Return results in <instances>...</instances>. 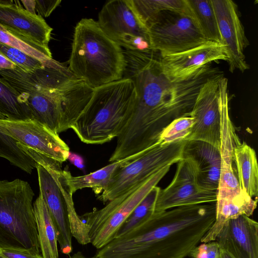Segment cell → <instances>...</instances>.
<instances>
[{
  "mask_svg": "<svg viewBox=\"0 0 258 258\" xmlns=\"http://www.w3.org/2000/svg\"><path fill=\"white\" fill-rule=\"evenodd\" d=\"M17 68V66L5 55L0 52V71L13 70Z\"/></svg>",
  "mask_w": 258,
  "mask_h": 258,
  "instance_id": "36",
  "label": "cell"
},
{
  "mask_svg": "<svg viewBox=\"0 0 258 258\" xmlns=\"http://www.w3.org/2000/svg\"><path fill=\"white\" fill-rule=\"evenodd\" d=\"M33 206L41 255L43 258H58L56 229L47 207L40 195Z\"/></svg>",
  "mask_w": 258,
  "mask_h": 258,
  "instance_id": "23",
  "label": "cell"
},
{
  "mask_svg": "<svg viewBox=\"0 0 258 258\" xmlns=\"http://www.w3.org/2000/svg\"><path fill=\"white\" fill-rule=\"evenodd\" d=\"M1 258H43L41 254L12 249H0Z\"/></svg>",
  "mask_w": 258,
  "mask_h": 258,
  "instance_id": "35",
  "label": "cell"
},
{
  "mask_svg": "<svg viewBox=\"0 0 258 258\" xmlns=\"http://www.w3.org/2000/svg\"><path fill=\"white\" fill-rule=\"evenodd\" d=\"M136 99L134 84L129 78L95 88L70 128L85 144L109 142L121 133L132 113Z\"/></svg>",
  "mask_w": 258,
  "mask_h": 258,
  "instance_id": "5",
  "label": "cell"
},
{
  "mask_svg": "<svg viewBox=\"0 0 258 258\" xmlns=\"http://www.w3.org/2000/svg\"><path fill=\"white\" fill-rule=\"evenodd\" d=\"M215 241L235 258H258V223L245 215L230 219Z\"/></svg>",
  "mask_w": 258,
  "mask_h": 258,
  "instance_id": "19",
  "label": "cell"
},
{
  "mask_svg": "<svg viewBox=\"0 0 258 258\" xmlns=\"http://www.w3.org/2000/svg\"><path fill=\"white\" fill-rule=\"evenodd\" d=\"M177 163L173 179L159 191L154 212L182 206L216 203L217 192L204 189L199 185L191 161L182 158Z\"/></svg>",
  "mask_w": 258,
  "mask_h": 258,
  "instance_id": "12",
  "label": "cell"
},
{
  "mask_svg": "<svg viewBox=\"0 0 258 258\" xmlns=\"http://www.w3.org/2000/svg\"><path fill=\"white\" fill-rule=\"evenodd\" d=\"M0 76L20 94L32 119L58 134L70 129L94 90L79 79L56 87L36 70L27 72L17 68L3 71Z\"/></svg>",
  "mask_w": 258,
  "mask_h": 258,
  "instance_id": "3",
  "label": "cell"
},
{
  "mask_svg": "<svg viewBox=\"0 0 258 258\" xmlns=\"http://www.w3.org/2000/svg\"><path fill=\"white\" fill-rule=\"evenodd\" d=\"M128 1L135 12L145 26L149 19L162 11H175L191 16L187 0Z\"/></svg>",
  "mask_w": 258,
  "mask_h": 258,
  "instance_id": "26",
  "label": "cell"
},
{
  "mask_svg": "<svg viewBox=\"0 0 258 258\" xmlns=\"http://www.w3.org/2000/svg\"><path fill=\"white\" fill-rule=\"evenodd\" d=\"M0 132L61 164L70 154L58 134L33 119H0Z\"/></svg>",
  "mask_w": 258,
  "mask_h": 258,
  "instance_id": "13",
  "label": "cell"
},
{
  "mask_svg": "<svg viewBox=\"0 0 258 258\" xmlns=\"http://www.w3.org/2000/svg\"><path fill=\"white\" fill-rule=\"evenodd\" d=\"M39 195L45 202L56 229L60 250L69 254L73 250L72 235L67 206L54 172L36 163Z\"/></svg>",
  "mask_w": 258,
  "mask_h": 258,
  "instance_id": "18",
  "label": "cell"
},
{
  "mask_svg": "<svg viewBox=\"0 0 258 258\" xmlns=\"http://www.w3.org/2000/svg\"><path fill=\"white\" fill-rule=\"evenodd\" d=\"M23 7L29 12L36 14L35 11V1H20Z\"/></svg>",
  "mask_w": 258,
  "mask_h": 258,
  "instance_id": "38",
  "label": "cell"
},
{
  "mask_svg": "<svg viewBox=\"0 0 258 258\" xmlns=\"http://www.w3.org/2000/svg\"><path fill=\"white\" fill-rule=\"evenodd\" d=\"M185 141L158 144L141 156L119 167L98 199L108 203L142 183L153 174L182 159Z\"/></svg>",
  "mask_w": 258,
  "mask_h": 258,
  "instance_id": "8",
  "label": "cell"
},
{
  "mask_svg": "<svg viewBox=\"0 0 258 258\" xmlns=\"http://www.w3.org/2000/svg\"><path fill=\"white\" fill-rule=\"evenodd\" d=\"M218 99L221 116L220 152L221 166L217 200H220L232 199L243 192L233 164L234 148L241 141L230 116L228 79L224 77L219 82Z\"/></svg>",
  "mask_w": 258,
  "mask_h": 258,
  "instance_id": "11",
  "label": "cell"
},
{
  "mask_svg": "<svg viewBox=\"0 0 258 258\" xmlns=\"http://www.w3.org/2000/svg\"><path fill=\"white\" fill-rule=\"evenodd\" d=\"M68 159L77 167L83 168V160L80 156L70 153Z\"/></svg>",
  "mask_w": 258,
  "mask_h": 258,
  "instance_id": "37",
  "label": "cell"
},
{
  "mask_svg": "<svg viewBox=\"0 0 258 258\" xmlns=\"http://www.w3.org/2000/svg\"><path fill=\"white\" fill-rule=\"evenodd\" d=\"M0 43L17 48L46 65L50 64L54 60L51 52L11 32L1 24Z\"/></svg>",
  "mask_w": 258,
  "mask_h": 258,
  "instance_id": "29",
  "label": "cell"
},
{
  "mask_svg": "<svg viewBox=\"0 0 258 258\" xmlns=\"http://www.w3.org/2000/svg\"><path fill=\"white\" fill-rule=\"evenodd\" d=\"M219 258H235L226 250L220 248V253Z\"/></svg>",
  "mask_w": 258,
  "mask_h": 258,
  "instance_id": "40",
  "label": "cell"
},
{
  "mask_svg": "<svg viewBox=\"0 0 258 258\" xmlns=\"http://www.w3.org/2000/svg\"><path fill=\"white\" fill-rule=\"evenodd\" d=\"M223 76L218 72L201 86L190 114L195 122L187 140L205 142L220 149L221 116L218 85Z\"/></svg>",
  "mask_w": 258,
  "mask_h": 258,
  "instance_id": "14",
  "label": "cell"
},
{
  "mask_svg": "<svg viewBox=\"0 0 258 258\" xmlns=\"http://www.w3.org/2000/svg\"><path fill=\"white\" fill-rule=\"evenodd\" d=\"M0 52L25 72H33L47 66L17 48L1 43Z\"/></svg>",
  "mask_w": 258,
  "mask_h": 258,
  "instance_id": "32",
  "label": "cell"
},
{
  "mask_svg": "<svg viewBox=\"0 0 258 258\" xmlns=\"http://www.w3.org/2000/svg\"><path fill=\"white\" fill-rule=\"evenodd\" d=\"M195 120L190 116L179 117L173 120L161 132L158 144H168L187 140Z\"/></svg>",
  "mask_w": 258,
  "mask_h": 258,
  "instance_id": "31",
  "label": "cell"
},
{
  "mask_svg": "<svg viewBox=\"0 0 258 258\" xmlns=\"http://www.w3.org/2000/svg\"><path fill=\"white\" fill-rule=\"evenodd\" d=\"M233 161L241 190L252 199L258 196V165L255 150L246 142L234 148Z\"/></svg>",
  "mask_w": 258,
  "mask_h": 258,
  "instance_id": "22",
  "label": "cell"
},
{
  "mask_svg": "<svg viewBox=\"0 0 258 258\" xmlns=\"http://www.w3.org/2000/svg\"><path fill=\"white\" fill-rule=\"evenodd\" d=\"M215 14L220 43L226 48L229 70L242 73L249 69L244 54L249 44L240 21L237 6L231 0H211Z\"/></svg>",
  "mask_w": 258,
  "mask_h": 258,
  "instance_id": "15",
  "label": "cell"
},
{
  "mask_svg": "<svg viewBox=\"0 0 258 258\" xmlns=\"http://www.w3.org/2000/svg\"><path fill=\"white\" fill-rule=\"evenodd\" d=\"M97 22L111 40L126 50L148 51V31L135 12L128 0L107 2L98 14Z\"/></svg>",
  "mask_w": 258,
  "mask_h": 258,
  "instance_id": "10",
  "label": "cell"
},
{
  "mask_svg": "<svg viewBox=\"0 0 258 258\" xmlns=\"http://www.w3.org/2000/svg\"><path fill=\"white\" fill-rule=\"evenodd\" d=\"M182 158L192 163L198 184L201 188L217 192L221 166L220 149L205 142L186 140Z\"/></svg>",
  "mask_w": 258,
  "mask_h": 258,
  "instance_id": "20",
  "label": "cell"
},
{
  "mask_svg": "<svg viewBox=\"0 0 258 258\" xmlns=\"http://www.w3.org/2000/svg\"><path fill=\"white\" fill-rule=\"evenodd\" d=\"M126 66L123 49L102 31L97 21L82 19L76 24L68 67L93 89L120 80Z\"/></svg>",
  "mask_w": 258,
  "mask_h": 258,
  "instance_id": "4",
  "label": "cell"
},
{
  "mask_svg": "<svg viewBox=\"0 0 258 258\" xmlns=\"http://www.w3.org/2000/svg\"><path fill=\"white\" fill-rule=\"evenodd\" d=\"M160 189L156 186L150 191L121 225L115 238L125 234L154 212L156 201Z\"/></svg>",
  "mask_w": 258,
  "mask_h": 258,
  "instance_id": "30",
  "label": "cell"
},
{
  "mask_svg": "<svg viewBox=\"0 0 258 258\" xmlns=\"http://www.w3.org/2000/svg\"><path fill=\"white\" fill-rule=\"evenodd\" d=\"M220 60L227 61L226 48L220 43L211 41L182 52L159 56L162 73L175 82L187 81L205 66Z\"/></svg>",
  "mask_w": 258,
  "mask_h": 258,
  "instance_id": "16",
  "label": "cell"
},
{
  "mask_svg": "<svg viewBox=\"0 0 258 258\" xmlns=\"http://www.w3.org/2000/svg\"><path fill=\"white\" fill-rule=\"evenodd\" d=\"M146 150L112 163L87 175L73 176L68 170L60 172L61 177L73 195L78 190L92 188L95 191H103L108 186L115 171L121 166L141 156Z\"/></svg>",
  "mask_w": 258,
  "mask_h": 258,
  "instance_id": "21",
  "label": "cell"
},
{
  "mask_svg": "<svg viewBox=\"0 0 258 258\" xmlns=\"http://www.w3.org/2000/svg\"><path fill=\"white\" fill-rule=\"evenodd\" d=\"M50 170L53 171L55 174L64 197L72 236L75 237L80 244L86 245L90 243L88 228L86 224L83 222L76 211L72 198L73 195L70 192L60 175L62 169Z\"/></svg>",
  "mask_w": 258,
  "mask_h": 258,
  "instance_id": "27",
  "label": "cell"
},
{
  "mask_svg": "<svg viewBox=\"0 0 258 258\" xmlns=\"http://www.w3.org/2000/svg\"><path fill=\"white\" fill-rule=\"evenodd\" d=\"M171 165L153 174L138 186L108 202L103 208L81 216L87 226L90 243L99 249L114 239L123 223L150 191L165 176Z\"/></svg>",
  "mask_w": 258,
  "mask_h": 258,
  "instance_id": "7",
  "label": "cell"
},
{
  "mask_svg": "<svg viewBox=\"0 0 258 258\" xmlns=\"http://www.w3.org/2000/svg\"><path fill=\"white\" fill-rule=\"evenodd\" d=\"M6 118L4 116L0 114V119H4Z\"/></svg>",
  "mask_w": 258,
  "mask_h": 258,
  "instance_id": "41",
  "label": "cell"
},
{
  "mask_svg": "<svg viewBox=\"0 0 258 258\" xmlns=\"http://www.w3.org/2000/svg\"><path fill=\"white\" fill-rule=\"evenodd\" d=\"M151 49L160 55L182 52L207 40L189 15L172 11L160 12L146 23Z\"/></svg>",
  "mask_w": 258,
  "mask_h": 258,
  "instance_id": "9",
  "label": "cell"
},
{
  "mask_svg": "<svg viewBox=\"0 0 258 258\" xmlns=\"http://www.w3.org/2000/svg\"><path fill=\"white\" fill-rule=\"evenodd\" d=\"M69 258H98L96 254L94 255L92 257H86L81 251H78L74 254H73L72 256H70Z\"/></svg>",
  "mask_w": 258,
  "mask_h": 258,
  "instance_id": "39",
  "label": "cell"
},
{
  "mask_svg": "<svg viewBox=\"0 0 258 258\" xmlns=\"http://www.w3.org/2000/svg\"><path fill=\"white\" fill-rule=\"evenodd\" d=\"M1 258V257H0Z\"/></svg>",
  "mask_w": 258,
  "mask_h": 258,
  "instance_id": "42",
  "label": "cell"
},
{
  "mask_svg": "<svg viewBox=\"0 0 258 258\" xmlns=\"http://www.w3.org/2000/svg\"><path fill=\"white\" fill-rule=\"evenodd\" d=\"M220 247L216 241L202 242L189 253L190 258H219Z\"/></svg>",
  "mask_w": 258,
  "mask_h": 258,
  "instance_id": "33",
  "label": "cell"
},
{
  "mask_svg": "<svg viewBox=\"0 0 258 258\" xmlns=\"http://www.w3.org/2000/svg\"><path fill=\"white\" fill-rule=\"evenodd\" d=\"M0 114L9 119H32L31 112L20 94L2 77L0 78Z\"/></svg>",
  "mask_w": 258,
  "mask_h": 258,
  "instance_id": "25",
  "label": "cell"
},
{
  "mask_svg": "<svg viewBox=\"0 0 258 258\" xmlns=\"http://www.w3.org/2000/svg\"><path fill=\"white\" fill-rule=\"evenodd\" d=\"M215 218V203L154 212L96 254L98 258H185Z\"/></svg>",
  "mask_w": 258,
  "mask_h": 258,
  "instance_id": "2",
  "label": "cell"
},
{
  "mask_svg": "<svg viewBox=\"0 0 258 258\" xmlns=\"http://www.w3.org/2000/svg\"><path fill=\"white\" fill-rule=\"evenodd\" d=\"M0 24L12 33L51 52L52 28L42 17L26 10L20 1L0 0Z\"/></svg>",
  "mask_w": 258,
  "mask_h": 258,
  "instance_id": "17",
  "label": "cell"
},
{
  "mask_svg": "<svg viewBox=\"0 0 258 258\" xmlns=\"http://www.w3.org/2000/svg\"><path fill=\"white\" fill-rule=\"evenodd\" d=\"M187 2L194 19L206 39L220 43L217 22L211 0H187Z\"/></svg>",
  "mask_w": 258,
  "mask_h": 258,
  "instance_id": "24",
  "label": "cell"
},
{
  "mask_svg": "<svg viewBox=\"0 0 258 258\" xmlns=\"http://www.w3.org/2000/svg\"><path fill=\"white\" fill-rule=\"evenodd\" d=\"M34 196L26 181L0 180V249L40 253Z\"/></svg>",
  "mask_w": 258,
  "mask_h": 258,
  "instance_id": "6",
  "label": "cell"
},
{
  "mask_svg": "<svg viewBox=\"0 0 258 258\" xmlns=\"http://www.w3.org/2000/svg\"><path fill=\"white\" fill-rule=\"evenodd\" d=\"M61 2L60 0L35 1V13L42 18L48 17Z\"/></svg>",
  "mask_w": 258,
  "mask_h": 258,
  "instance_id": "34",
  "label": "cell"
},
{
  "mask_svg": "<svg viewBox=\"0 0 258 258\" xmlns=\"http://www.w3.org/2000/svg\"><path fill=\"white\" fill-rule=\"evenodd\" d=\"M122 78L131 79L136 92L132 113L117 136L109 162L123 159L158 144L163 130L173 120L190 116L201 86L218 72L210 64L192 78L172 82L162 73L156 52L123 49Z\"/></svg>",
  "mask_w": 258,
  "mask_h": 258,
  "instance_id": "1",
  "label": "cell"
},
{
  "mask_svg": "<svg viewBox=\"0 0 258 258\" xmlns=\"http://www.w3.org/2000/svg\"><path fill=\"white\" fill-rule=\"evenodd\" d=\"M18 142L0 132V157L8 160L12 164L31 174L36 167L34 159L17 146Z\"/></svg>",
  "mask_w": 258,
  "mask_h": 258,
  "instance_id": "28",
  "label": "cell"
}]
</instances>
